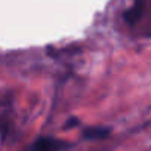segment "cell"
Returning a JSON list of instances; mask_svg holds the SVG:
<instances>
[{"mask_svg": "<svg viewBox=\"0 0 151 151\" xmlns=\"http://www.w3.org/2000/svg\"><path fill=\"white\" fill-rule=\"evenodd\" d=\"M67 144L53 138H40L34 145L33 151H59L61 148H65Z\"/></svg>", "mask_w": 151, "mask_h": 151, "instance_id": "obj_1", "label": "cell"}, {"mask_svg": "<svg viewBox=\"0 0 151 151\" xmlns=\"http://www.w3.org/2000/svg\"><path fill=\"white\" fill-rule=\"evenodd\" d=\"M144 6H145V0H135L133 6L124 14V21L130 25L136 24L142 15V11H144Z\"/></svg>", "mask_w": 151, "mask_h": 151, "instance_id": "obj_2", "label": "cell"}, {"mask_svg": "<svg viewBox=\"0 0 151 151\" xmlns=\"http://www.w3.org/2000/svg\"><path fill=\"white\" fill-rule=\"evenodd\" d=\"M110 129L107 127H89L83 132V136L86 139H104L105 136H108Z\"/></svg>", "mask_w": 151, "mask_h": 151, "instance_id": "obj_3", "label": "cell"}, {"mask_svg": "<svg viewBox=\"0 0 151 151\" xmlns=\"http://www.w3.org/2000/svg\"><path fill=\"white\" fill-rule=\"evenodd\" d=\"M76 124H79V120H77V119H71V120L67 123V127H73V126H76Z\"/></svg>", "mask_w": 151, "mask_h": 151, "instance_id": "obj_4", "label": "cell"}]
</instances>
